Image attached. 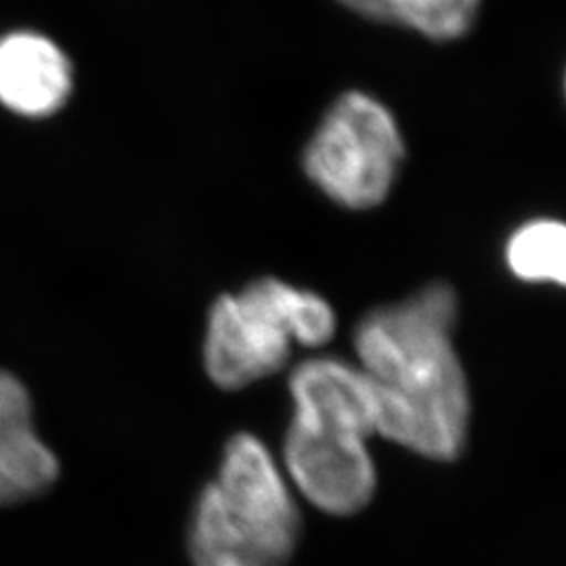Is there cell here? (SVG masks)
Instances as JSON below:
<instances>
[{"label":"cell","instance_id":"cell-1","mask_svg":"<svg viewBox=\"0 0 566 566\" xmlns=\"http://www.w3.org/2000/svg\"><path fill=\"white\" fill-rule=\"evenodd\" d=\"M458 296L430 283L403 303L367 313L355 329L359 367L378 397V437L426 460L464 453L470 392L451 332Z\"/></svg>","mask_w":566,"mask_h":566},{"label":"cell","instance_id":"cell-2","mask_svg":"<svg viewBox=\"0 0 566 566\" xmlns=\"http://www.w3.org/2000/svg\"><path fill=\"white\" fill-rule=\"evenodd\" d=\"M294 416L283 464L304 500L329 516H355L376 495L367 441L378 434V397L361 367L315 357L290 376Z\"/></svg>","mask_w":566,"mask_h":566},{"label":"cell","instance_id":"cell-3","mask_svg":"<svg viewBox=\"0 0 566 566\" xmlns=\"http://www.w3.org/2000/svg\"><path fill=\"white\" fill-rule=\"evenodd\" d=\"M301 539V510L263 441L238 432L224 446L189 526L193 566H285Z\"/></svg>","mask_w":566,"mask_h":566},{"label":"cell","instance_id":"cell-4","mask_svg":"<svg viewBox=\"0 0 566 566\" xmlns=\"http://www.w3.org/2000/svg\"><path fill=\"white\" fill-rule=\"evenodd\" d=\"M334 334L336 313L319 294L263 277L212 304L203 367L212 385L240 390L283 369L292 344L317 348Z\"/></svg>","mask_w":566,"mask_h":566},{"label":"cell","instance_id":"cell-5","mask_svg":"<svg viewBox=\"0 0 566 566\" xmlns=\"http://www.w3.org/2000/svg\"><path fill=\"white\" fill-rule=\"evenodd\" d=\"M401 128L385 103L348 91L329 107L306 145V177L344 208L385 202L403 163Z\"/></svg>","mask_w":566,"mask_h":566},{"label":"cell","instance_id":"cell-6","mask_svg":"<svg viewBox=\"0 0 566 566\" xmlns=\"http://www.w3.org/2000/svg\"><path fill=\"white\" fill-rule=\"evenodd\" d=\"M57 474V458L32 426L28 390L15 376L0 369V506L39 497Z\"/></svg>","mask_w":566,"mask_h":566},{"label":"cell","instance_id":"cell-7","mask_svg":"<svg viewBox=\"0 0 566 566\" xmlns=\"http://www.w3.org/2000/svg\"><path fill=\"white\" fill-rule=\"evenodd\" d=\"M72 88V65L55 42L39 34L0 41V102L25 116L60 109Z\"/></svg>","mask_w":566,"mask_h":566},{"label":"cell","instance_id":"cell-8","mask_svg":"<svg viewBox=\"0 0 566 566\" xmlns=\"http://www.w3.org/2000/svg\"><path fill=\"white\" fill-rule=\"evenodd\" d=\"M371 20L399 23L434 41L464 36L476 21L481 0H340Z\"/></svg>","mask_w":566,"mask_h":566},{"label":"cell","instance_id":"cell-9","mask_svg":"<svg viewBox=\"0 0 566 566\" xmlns=\"http://www.w3.org/2000/svg\"><path fill=\"white\" fill-rule=\"evenodd\" d=\"M507 269L523 282H566V229L554 219H535L518 227L506 243Z\"/></svg>","mask_w":566,"mask_h":566}]
</instances>
